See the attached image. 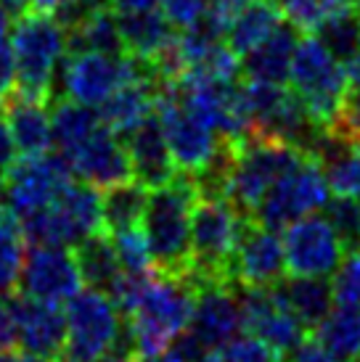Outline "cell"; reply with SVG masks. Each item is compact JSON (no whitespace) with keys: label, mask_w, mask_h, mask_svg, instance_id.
Masks as SVG:
<instances>
[{"label":"cell","mask_w":360,"mask_h":362,"mask_svg":"<svg viewBox=\"0 0 360 362\" xmlns=\"http://www.w3.org/2000/svg\"><path fill=\"white\" fill-rule=\"evenodd\" d=\"M135 362H183L180 360V354L172 349V346H167L164 352H157V354H149V357H138Z\"/></svg>","instance_id":"681fc988"},{"label":"cell","mask_w":360,"mask_h":362,"mask_svg":"<svg viewBox=\"0 0 360 362\" xmlns=\"http://www.w3.org/2000/svg\"><path fill=\"white\" fill-rule=\"evenodd\" d=\"M315 37L342 64H347L360 51V13L355 8V3L347 6V8L337 11L334 16H329V19L323 21L318 30H315Z\"/></svg>","instance_id":"e575fe53"},{"label":"cell","mask_w":360,"mask_h":362,"mask_svg":"<svg viewBox=\"0 0 360 362\" xmlns=\"http://www.w3.org/2000/svg\"><path fill=\"white\" fill-rule=\"evenodd\" d=\"M334 302L360 304V249L347 252L339 270L334 272Z\"/></svg>","instance_id":"ab89813d"},{"label":"cell","mask_w":360,"mask_h":362,"mask_svg":"<svg viewBox=\"0 0 360 362\" xmlns=\"http://www.w3.org/2000/svg\"><path fill=\"white\" fill-rule=\"evenodd\" d=\"M16 85V71H13V53L6 40L0 42V106L6 101V95Z\"/></svg>","instance_id":"bcb514c9"},{"label":"cell","mask_w":360,"mask_h":362,"mask_svg":"<svg viewBox=\"0 0 360 362\" xmlns=\"http://www.w3.org/2000/svg\"><path fill=\"white\" fill-rule=\"evenodd\" d=\"M67 352L74 362H96L114 349L122 331L120 310L109 293L80 288L67 302Z\"/></svg>","instance_id":"7c38bea8"},{"label":"cell","mask_w":360,"mask_h":362,"mask_svg":"<svg viewBox=\"0 0 360 362\" xmlns=\"http://www.w3.org/2000/svg\"><path fill=\"white\" fill-rule=\"evenodd\" d=\"M101 3H106V0H101Z\"/></svg>","instance_id":"6f0895ef"},{"label":"cell","mask_w":360,"mask_h":362,"mask_svg":"<svg viewBox=\"0 0 360 362\" xmlns=\"http://www.w3.org/2000/svg\"><path fill=\"white\" fill-rule=\"evenodd\" d=\"M313 341L339 360H360V304H337L313 328Z\"/></svg>","instance_id":"83f0119b"},{"label":"cell","mask_w":360,"mask_h":362,"mask_svg":"<svg viewBox=\"0 0 360 362\" xmlns=\"http://www.w3.org/2000/svg\"><path fill=\"white\" fill-rule=\"evenodd\" d=\"M326 217L337 228L342 241L347 243V252L360 249V202L337 196L334 202L329 199L326 204Z\"/></svg>","instance_id":"74e56055"},{"label":"cell","mask_w":360,"mask_h":362,"mask_svg":"<svg viewBox=\"0 0 360 362\" xmlns=\"http://www.w3.org/2000/svg\"><path fill=\"white\" fill-rule=\"evenodd\" d=\"M0 180H3V177H0Z\"/></svg>","instance_id":"680465c9"},{"label":"cell","mask_w":360,"mask_h":362,"mask_svg":"<svg viewBox=\"0 0 360 362\" xmlns=\"http://www.w3.org/2000/svg\"><path fill=\"white\" fill-rule=\"evenodd\" d=\"M72 180H74L72 164L59 151H45L40 156H19V161L3 177L6 206L16 217H27L32 211L50 206Z\"/></svg>","instance_id":"4fadbf2b"},{"label":"cell","mask_w":360,"mask_h":362,"mask_svg":"<svg viewBox=\"0 0 360 362\" xmlns=\"http://www.w3.org/2000/svg\"><path fill=\"white\" fill-rule=\"evenodd\" d=\"M125 146L130 153L133 177L143 182L149 191L175 180L178 164L172 159V151L167 146V138H164V130H162V122L157 114H151L149 119L140 122L130 135H125Z\"/></svg>","instance_id":"44dd1931"},{"label":"cell","mask_w":360,"mask_h":362,"mask_svg":"<svg viewBox=\"0 0 360 362\" xmlns=\"http://www.w3.org/2000/svg\"><path fill=\"white\" fill-rule=\"evenodd\" d=\"M117 13H138V11L159 8L162 0H106Z\"/></svg>","instance_id":"c3c4849f"},{"label":"cell","mask_w":360,"mask_h":362,"mask_svg":"<svg viewBox=\"0 0 360 362\" xmlns=\"http://www.w3.org/2000/svg\"><path fill=\"white\" fill-rule=\"evenodd\" d=\"M16 90L50 101L53 74L67 56V30L53 13L24 11L11 27Z\"/></svg>","instance_id":"5b68a950"},{"label":"cell","mask_w":360,"mask_h":362,"mask_svg":"<svg viewBox=\"0 0 360 362\" xmlns=\"http://www.w3.org/2000/svg\"><path fill=\"white\" fill-rule=\"evenodd\" d=\"M111 243H114V252L120 259L122 270L128 272H149L151 270V249L146 241V233L140 225L133 228H122V230L109 233Z\"/></svg>","instance_id":"8d00e7d4"},{"label":"cell","mask_w":360,"mask_h":362,"mask_svg":"<svg viewBox=\"0 0 360 362\" xmlns=\"http://www.w3.org/2000/svg\"><path fill=\"white\" fill-rule=\"evenodd\" d=\"M67 0H30V11H43V13H56Z\"/></svg>","instance_id":"816d5d0a"},{"label":"cell","mask_w":360,"mask_h":362,"mask_svg":"<svg viewBox=\"0 0 360 362\" xmlns=\"http://www.w3.org/2000/svg\"><path fill=\"white\" fill-rule=\"evenodd\" d=\"M9 24H11V13L3 6V0H0V42L6 40V35H9Z\"/></svg>","instance_id":"11a10c76"},{"label":"cell","mask_w":360,"mask_h":362,"mask_svg":"<svg viewBox=\"0 0 360 362\" xmlns=\"http://www.w3.org/2000/svg\"><path fill=\"white\" fill-rule=\"evenodd\" d=\"M247 214L223 196H199L191 211V272L193 286L230 283V259L247 225Z\"/></svg>","instance_id":"277c9868"},{"label":"cell","mask_w":360,"mask_h":362,"mask_svg":"<svg viewBox=\"0 0 360 362\" xmlns=\"http://www.w3.org/2000/svg\"><path fill=\"white\" fill-rule=\"evenodd\" d=\"M101 114L93 106L77 101H64L56 103V109L50 114V130H53V148L61 156H72V151L80 146L85 138L93 135V130L101 124Z\"/></svg>","instance_id":"1f68e13d"},{"label":"cell","mask_w":360,"mask_h":362,"mask_svg":"<svg viewBox=\"0 0 360 362\" xmlns=\"http://www.w3.org/2000/svg\"><path fill=\"white\" fill-rule=\"evenodd\" d=\"M281 21H283V13L273 0H252L249 6L230 21L228 32H225V42L239 56H244L254 45H260L268 35L279 30Z\"/></svg>","instance_id":"4dcf8cb0"},{"label":"cell","mask_w":360,"mask_h":362,"mask_svg":"<svg viewBox=\"0 0 360 362\" xmlns=\"http://www.w3.org/2000/svg\"><path fill=\"white\" fill-rule=\"evenodd\" d=\"M196 199V185L183 172L149 191L140 228L149 241L151 262L162 275L191 272V211Z\"/></svg>","instance_id":"7a4b0ae2"},{"label":"cell","mask_w":360,"mask_h":362,"mask_svg":"<svg viewBox=\"0 0 360 362\" xmlns=\"http://www.w3.org/2000/svg\"><path fill=\"white\" fill-rule=\"evenodd\" d=\"M300 42V30L294 24L281 21L279 30L268 35L260 45L241 56V71L247 82H265V85H283L289 80L294 48Z\"/></svg>","instance_id":"cb8c5ba5"},{"label":"cell","mask_w":360,"mask_h":362,"mask_svg":"<svg viewBox=\"0 0 360 362\" xmlns=\"http://www.w3.org/2000/svg\"><path fill=\"white\" fill-rule=\"evenodd\" d=\"M82 286L85 283H82L80 267H77L74 249L61 246V243H43V246H32L30 254L24 257L16 288L21 296L61 307L69 302Z\"/></svg>","instance_id":"2e32d148"},{"label":"cell","mask_w":360,"mask_h":362,"mask_svg":"<svg viewBox=\"0 0 360 362\" xmlns=\"http://www.w3.org/2000/svg\"><path fill=\"white\" fill-rule=\"evenodd\" d=\"M74 257H77V267H80L82 283L88 288L111 293L114 283L120 281L122 264L117 259L114 243H111L109 233L101 230L96 235L85 238L82 243L74 246Z\"/></svg>","instance_id":"f1b7e54d"},{"label":"cell","mask_w":360,"mask_h":362,"mask_svg":"<svg viewBox=\"0 0 360 362\" xmlns=\"http://www.w3.org/2000/svg\"><path fill=\"white\" fill-rule=\"evenodd\" d=\"M159 6L175 30H189L204 19L210 0H162Z\"/></svg>","instance_id":"b9f144b4"},{"label":"cell","mask_w":360,"mask_h":362,"mask_svg":"<svg viewBox=\"0 0 360 362\" xmlns=\"http://www.w3.org/2000/svg\"><path fill=\"white\" fill-rule=\"evenodd\" d=\"M273 3L300 32L318 30L337 11L352 6V0H273Z\"/></svg>","instance_id":"d590c367"},{"label":"cell","mask_w":360,"mask_h":362,"mask_svg":"<svg viewBox=\"0 0 360 362\" xmlns=\"http://www.w3.org/2000/svg\"><path fill=\"white\" fill-rule=\"evenodd\" d=\"M96 362H135V360H130V357H122V354H106V357H101V360H96Z\"/></svg>","instance_id":"9f6ffc18"},{"label":"cell","mask_w":360,"mask_h":362,"mask_svg":"<svg viewBox=\"0 0 360 362\" xmlns=\"http://www.w3.org/2000/svg\"><path fill=\"white\" fill-rule=\"evenodd\" d=\"M283 254L291 275L331 278L347 257V243L326 214H308L283 228Z\"/></svg>","instance_id":"9a60e30c"},{"label":"cell","mask_w":360,"mask_h":362,"mask_svg":"<svg viewBox=\"0 0 360 362\" xmlns=\"http://www.w3.org/2000/svg\"><path fill=\"white\" fill-rule=\"evenodd\" d=\"M0 362H48L43 360V357H35V354H27V352H9V354H0Z\"/></svg>","instance_id":"f5cc1de1"},{"label":"cell","mask_w":360,"mask_h":362,"mask_svg":"<svg viewBox=\"0 0 360 362\" xmlns=\"http://www.w3.org/2000/svg\"><path fill=\"white\" fill-rule=\"evenodd\" d=\"M305 153L308 151H302L297 146L249 132L244 141L233 143L225 199L247 217H252V211L257 209L270 185L289 167H294Z\"/></svg>","instance_id":"52a82bcc"},{"label":"cell","mask_w":360,"mask_h":362,"mask_svg":"<svg viewBox=\"0 0 360 362\" xmlns=\"http://www.w3.org/2000/svg\"><path fill=\"white\" fill-rule=\"evenodd\" d=\"M289 80L291 90L302 98L313 122L320 130H329L337 119L342 95L350 85L347 66L315 35L300 37L297 48H294V59H291Z\"/></svg>","instance_id":"ba28073f"},{"label":"cell","mask_w":360,"mask_h":362,"mask_svg":"<svg viewBox=\"0 0 360 362\" xmlns=\"http://www.w3.org/2000/svg\"><path fill=\"white\" fill-rule=\"evenodd\" d=\"M19 146L13 141L9 119H6V114H0V177H6V172L19 161Z\"/></svg>","instance_id":"f6af8a7d"},{"label":"cell","mask_w":360,"mask_h":362,"mask_svg":"<svg viewBox=\"0 0 360 362\" xmlns=\"http://www.w3.org/2000/svg\"><path fill=\"white\" fill-rule=\"evenodd\" d=\"M281 291L305 328H315L334 307V286L329 278L291 275L286 283L281 281Z\"/></svg>","instance_id":"f546056e"},{"label":"cell","mask_w":360,"mask_h":362,"mask_svg":"<svg viewBox=\"0 0 360 362\" xmlns=\"http://www.w3.org/2000/svg\"><path fill=\"white\" fill-rule=\"evenodd\" d=\"M310 153L323 164L334 196L360 202V141L342 138L334 130H323L313 143Z\"/></svg>","instance_id":"603a6c76"},{"label":"cell","mask_w":360,"mask_h":362,"mask_svg":"<svg viewBox=\"0 0 360 362\" xmlns=\"http://www.w3.org/2000/svg\"><path fill=\"white\" fill-rule=\"evenodd\" d=\"M289 357H291L289 362H347V360H339L337 354L326 352V349L315 341H305L300 349H294Z\"/></svg>","instance_id":"7dc6e473"},{"label":"cell","mask_w":360,"mask_h":362,"mask_svg":"<svg viewBox=\"0 0 360 362\" xmlns=\"http://www.w3.org/2000/svg\"><path fill=\"white\" fill-rule=\"evenodd\" d=\"M133 80L162 82L149 61L135 59L130 53H122V56L99 51L69 53L61 59L59 69L53 74L48 103H59L64 98H69V101L99 109L109 95H114L122 85H128Z\"/></svg>","instance_id":"3957f363"},{"label":"cell","mask_w":360,"mask_h":362,"mask_svg":"<svg viewBox=\"0 0 360 362\" xmlns=\"http://www.w3.org/2000/svg\"><path fill=\"white\" fill-rule=\"evenodd\" d=\"M0 111L9 119V127L13 132V141L19 146L21 156H40V153L50 151L53 130H50L48 101L32 98L27 93L16 90V85H13V90L6 95Z\"/></svg>","instance_id":"7402d4cb"},{"label":"cell","mask_w":360,"mask_h":362,"mask_svg":"<svg viewBox=\"0 0 360 362\" xmlns=\"http://www.w3.org/2000/svg\"><path fill=\"white\" fill-rule=\"evenodd\" d=\"M67 161L72 164V172L80 180L96 185L99 191L133 180V164L125 138L117 135L103 122L93 130L90 138H85L72 151V156H67Z\"/></svg>","instance_id":"d6986e66"},{"label":"cell","mask_w":360,"mask_h":362,"mask_svg":"<svg viewBox=\"0 0 360 362\" xmlns=\"http://www.w3.org/2000/svg\"><path fill=\"white\" fill-rule=\"evenodd\" d=\"M154 114L159 117L172 159L183 175H196L225 143V138H220L189 103L180 98L175 82H162L159 85Z\"/></svg>","instance_id":"30bf717a"},{"label":"cell","mask_w":360,"mask_h":362,"mask_svg":"<svg viewBox=\"0 0 360 362\" xmlns=\"http://www.w3.org/2000/svg\"><path fill=\"white\" fill-rule=\"evenodd\" d=\"M344 66H347V82H350L352 88H360V51Z\"/></svg>","instance_id":"f907efd6"},{"label":"cell","mask_w":360,"mask_h":362,"mask_svg":"<svg viewBox=\"0 0 360 362\" xmlns=\"http://www.w3.org/2000/svg\"><path fill=\"white\" fill-rule=\"evenodd\" d=\"M101 202H103V230L114 233L122 228H133L140 225L146 202H149V188L133 180H125L120 185H111L101 191Z\"/></svg>","instance_id":"d6a6232c"},{"label":"cell","mask_w":360,"mask_h":362,"mask_svg":"<svg viewBox=\"0 0 360 362\" xmlns=\"http://www.w3.org/2000/svg\"><path fill=\"white\" fill-rule=\"evenodd\" d=\"M210 362H281V357L254 336H236L215 349Z\"/></svg>","instance_id":"f35d334b"},{"label":"cell","mask_w":360,"mask_h":362,"mask_svg":"<svg viewBox=\"0 0 360 362\" xmlns=\"http://www.w3.org/2000/svg\"><path fill=\"white\" fill-rule=\"evenodd\" d=\"M329 199L331 188L323 164L308 151L294 167H289L270 185L262 202L257 204V209L252 211L249 220L260 222L270 230H283L291 222L326 209Z\"/></svg>","instance_id":"9c48e42d"},{"label":"cell","mask_w":360,"mask_h":362,"mask_svg":"<svg viewBox=\"0 0 360 362\" xmlns=\"http://www.w3.org/2000/svg\"><path fill=\"white\" fill-rule=\"evenodd\" d=\"M16 317V344L21 352L56 362L67 352V315L59 304L38 302L30 296H11Z\"/></svg>","instance_id":"ffe728a7"},{"label":"cell","mask_w":360,"mask_h":362,"mask_svg":"<svg viewBox=\"0 0 360 362\" xmlns=\"http://www.w3.org/2000/svg\"><path fill=\"white\" fill-rule=\"evenodd\" d=\"M244 328L239 293L233 283H201L196 286V302L186 331L199 339L210 352L236 339Z\"/></svg>","instance_id":"ac0fdd59"},{"label":"cell","mask_w":360,"mask_h":362,"mask_svg":"<svg viewBox=\"0 0 360 362\" xmlns=\"http://www.w3.org/2000/svg\"><path fill=\"white\" fill-rule=\"evenodd\" d=\"M247 101H249L252 132L262 138L283 141L302 151H310L315 138L323 132L313 122L300 95L283 85L247 82Z\"/></svg>","instance_id":"8fae6325"},{"label":"cell","mask_w":360,"mask_h":362,"mask_svg":"<svg viewBox=\"0 0 360 362\" xmlns=\"http://www.w3.org/2000/svg\"><path fill=\"white\" fill-rule=\"evenodd\" d=\"M24 230L13 211L0 204V293L13 291L19 286L21 264H24Z\"/></svg>","instance_id":"836d02e7"},{"label":"cell","mask_w":360,"mask_h":362,"mask_svg":"<svg viewBox=\"0 0 360 362\" xmlns=\"http://www.w3.org/2000/svg\"><path fill=\"white\" fill-rule=\"evenodd\" d=\"M19 222L30 246L61 243L74 249L85 238L103 230L101 191L85 180H72L50 206L19 217Z\"/></svg>","instance_id":"8992f818"},{"label":"cell","mask_w":360,"mask_h":362,"mask_svg":"<svg viewBox=\"0 0 360 362\" xmlns=\"http://www.w3.org/2000/svg\"><path fill=\"white\" fill-rule=\"evenodd\" d=\"M329 130H334L342 138L360 141V88L347 85L339 109H337V119H334Z\"/></svg>","instance_id":"60d3db41"},{"label":"cell","mask_w":360,"mask_h":362,"mask_svg":"<svg viewBox=\"0 0 360 362\" xmlns=\"http://www.w3.org/2000/svg\"><path fill=\"white\" fill-rule=\"evenodd\" d=\"M236 293H239L241 302L244 328L249 331V336L260 339L279 357H286V354H291L305 344L308 328L291 312L286 296L281 291V283L270 286V288L241 286V291Z\"/></svg>","instance_id":"5bb4252c"},{"label":"cell","mask_w":360,"mask_h":362,"mask_svg":"<svg viewBox=\"0 0 360 362\" xmlns=\"http://www.w3.org/2000/svg\"><path fill=\"white\" fill-rule=\"evenodd\" d=\"M162 82L157 80H133L109 95L99 106L103 124H109L117 135H130L140 122H146L157 109V90Z\"/></svg>","instance_id":"d4e9b609"},{"label":"cell","mask_w":360,"mask_h":362,"mask_svg":"<svg viewBox=\"0 0 360 362\" xmlns=\"http://www.w3.org/2000/svg\"><path fill=\"white\" fill-rule=\"evenodd\" d=\"M16 344V317H13V304L0 293V354L13 352Z\"/></svg>","instance_id":"ee69618b"},{"label":"cell","mask_w":360,"mask_h":362,"mask_svg":"<svg viewBox=\"0 0 360 362\" xmlns=\"http://www.w3.org/2000/svg\"><path fill=\"white\" fill-rule=\"evenodd\" d=\"M80 51H99L111 53V56H122L125 53L120 16H117V11L111 8L109 3L96 6L74 30L67 32V53Z\"/></svg>","instance_id":"4316f807"},{"label":"cell","mask_w":360,"mask_h":362,"mask_svg":"<svg viewBox=\"0 0 360 362\" xmlns=\"http://www.w3.org/2000/svg\"><path fill=\"white\" fill-rule=\"evenodd\" d=\"M286 254L279 230H270L260 222L247 220L239 238L236 254L230 259V283L270 288L279 286L286 275Z\"/></svg>","instance_id":"e0dca14e"},{"label":"cell","mask_w":360,"mask_h":362,"mask_svg":"<svg viewBox=\"0 0 360 362\" xmlns=\"http://www.w3.org/2000/svg\"><path fill=\"white\" fill-rule=\"evenodd\" d=\"M196 286L189 275H149L125 317L135 360L164 352L189 328Z\"/></svg>","instance_id":"6da1fadb"},{"label":"cell","mask_w":360,"mask_h":362,"mask_svg":"<svg viewBox=\"0 0 360 362\" xmlns=\"http://www.w3.org/2000/svg\"><path fill=\"white\" fill-rule=\"evenodd\" d=\"M3 6L9 8L11 16H21L24 11H30V0H3Z\"/></svg>","instance_id":"db71d44e"},{"label":"cell","mask_w":360,"mask_h":362,"mask_svg":"<svg viewBox=\"0 0 360 362\" xmlns=\"http://www.w3.org/2000/svg\"><path fill=\"white\" fill-rule=\"evenodd\" d=\"M120 16V32L125 42V53L135 59L154 61L175 37V27L159 8L138 11V13H117Z\"/></svg>","instance_id":"484cf974"},{"label":"cell","mask_w":360,"mask_h":362,"mask_svg":"<svg viewBox=\"0 0 360 362\" xmlns=\"http://www.w3.org/2000/svg\"><path fill=\"white\" fill-rule=\"evenodd\" d=\"M249 3L252 0H210V8L204 13V19L212 21V24L225 35L230 27V21L236 19Z\"/></svg>","instance_id":"7bdbcfd3"}]
</instances>
